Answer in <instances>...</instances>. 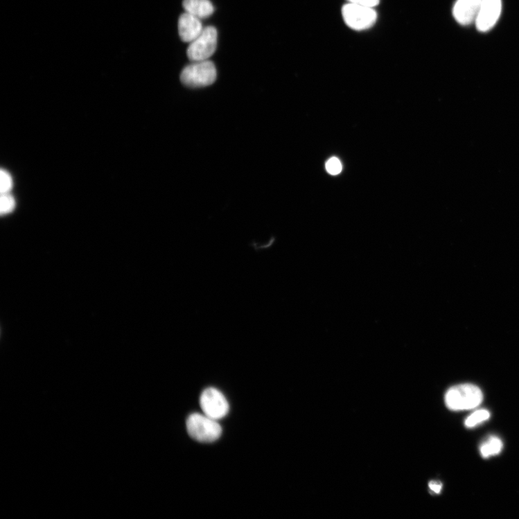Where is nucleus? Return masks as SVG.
Segmentation results:
<instances>
[{"instance_id": "6", "label": "nucleus", "mask_w": 519, "mask_h": 519, "mask_svg": "<svg viewBox=\"0 0 519 519\" xmlns=\"http://www.w3.org/2000/svg\"><path fill=\"white\" fill-rule=\"evenodd\" d=\"M200 404L204 414L213 419L224 418L229 412V403L222 393L215 388L206 389L202 394Z\"/></svg>"}, {"instance_id": "1", "label": "nucleus", "mask_w": 519, "mask_h": 519, "mask_svg": "<svg viewBox=\"0 0 519 519\" xmlns=\"http://www.w3.org/2000/svg\"><path fill=\"white\" fill-rule=\"evenodd\" d=\"M483 400L481 389L471 384L455 386L447 391L445 403L452 410H466L478 407Z\"/></svg>"}, {"instance_id": "17", "label": "nucleus", "mask_w": 519, "mask_h": 519, "mask_svg": "<svg viewBox=\"0 0 519 519\" xmlns=\"http://www.w3.org/2000/svg\"><path fill=\"white\" fill-rule=\"evenodd\" d=\"M429 488L434 492L437 494H439L441 493L442 489V484L440 482L438 481H432L429 482Z\"/></svg>"}, {"instance_id": "14", "label": "nucleus", "mask_w": 519, "mask_h": 519, "mask_svg": "<svg viewBox=\"0 0 519 519\" xmlns=\"http://www.w3.org/2000/svg\"><path fill=\"white\" fill-rule=\"evenodd\" d=\"M0 185H1L0 186L1 193H9L13 186L12 178L11 175L8 171L5 170H2L1 173H0Z\"/></svg>"}, {"instance_id": "8", "label": "nucleus", "mask_w": 519, "mask_h": 519, "mask_svg": "<svg viewBox=\"0 0 519 519\" xmlns=\"http://www.w3.org/2000/svg\"><path fill=\"white\" fill-rule=\"evenodd\" d=\"M203 30L199 17L188 12H185L179 17L178 32L184 42L191 43L200 37Z\"/></svg>"}, {"instance_id": "2", "label": "nucleus", "mask_w": 519, "mask_h": 519, "mask_svg": "<svg viewBox=\"0 0 519 519\" xmlns=\"http://www.w3.org/2000/svg\"><path fill=\"white\" fill-rule=\"evenodd\" d=\"M186 426L189 436L203 443L215 441L222 432V427L216 420L199 414H191L187 419Z\"/></svg>"}, {"instance_id": "3", "label": "nucleus", "mask_w": 519, "mask_h": 519, "mask_svg": "<svg viewBox=\"0 0 519 519\" xmlns=\"http://www.w3.org/2000/svg\"><path fill=\"white\" fill-rule=\"evenodd\" d=\"M217 76L216 67L212 62H195L183 69L181 80L184 85L190 87H202L215 82Z\"/></svg>"}, {"instance_id": "15", "label": "nucleus", "mask_w": 519, "mask_h": 519, "mask_svg": "<svg viewBox=\"0 0 519 519\" xmlns=\"http://www.w3.org/2000/svg\"><path fill=\"white\" fill-rule=\"evenodd\" d=\"M326 167L328 173L333 175L341 173L343 168L341 161H340L337 157H331L328 159Z\"/></svg>"}, {"instance_id": "4", "label": "nucleus", "mask_w": 519, "mask_h": 519, "mask_svg": "<svg viewBox=\"0 0 519 519\" xmlns=\"http://www.w3.org/2000/svg\"><path fill=\"white\" fill-rule=\"evenodd\" d=\"M218 46V30L213 26L204 29L200 37L188 48L187 55L191 62L208 60L215 52Z\"/></svg>"}, {"instance_id": "16", "label": "nucleus", "mask_w": 519, "mask_h": 519, "mask_svg": "<svg viewBox=\"0 0 519 519\" xmlns=\"http://www.w3.org/2000/svg\"><path fill=\"white\" fill-rule=\"evenodd\" d=\"M380 0H348L349 3L374 8L379 5Z\"/></svg>"}, {"instance_id": "12", "label": "nucleus", "mask_w": 519, "mask_h": 519, "mask_svg": "<svg viewBox=\"0 0 519 519\" xmlns=\"http://www.w3.org/2000/svg\"><path fill=\"white\" fill-rule=\"evenodd\" d=\"M490 417L489 411L486 410H477L465 421V425L468 428H473L489 420Z\"/></svg>"}, {"instance_id": "9", "label": "nucleus", "mask_w": 519, "mask_h": 519, "mask_svg": "<svg viewBox=\"0 0 519 519\" xmlns=\"http://www.w3.org/2000/svg\"><path fill=\"white\" fill-rule=\"evenodd\" d=\"M481 3L482 0H457L453 8L455 20L462 26L475 23Z\"/></svg>"}, {"instance_id": "13", "label": "nucleus", "mask_w": 519, "mask_h": 519, "mask_svg": "<svg viewBox=\"0 0 519 519\" xmlns=\"http://www.w3.org/2000/svg\"><path fill=\"white\" fill-rule=\"evenodd\" d=\"M0 202V212L3 215L12 211L15 207V200L9 193H2Z\"/></svg>"}, {"instance_id": "7", "label": "nucleus", "mask_w": 519, "mask_h": 519, "mask_svg": "<svg viewBox=\"0 0 519 519\" xmlns=\"http://www.w3.org/2000/svg\"><path fill=\"white\" fill-rule=\"evenodd\" d=\"M502 10L501 0H482L480 8L475 21L477 29L487 32L498 22Z\"/></svg>"}, {"instance_id": "11", "label": "nucleus", "mask_w": 519, "mask_h": 519, "mask_svg": "<svg viewBox=\"0 0 519 519\" xmlns=\"http://www.w3.org/2000/svg\"><path fill=\"white\" fill-rule=\"evenodd\" d=\"M502 449V441L496 437H491L480 446V453L483 457L489 458L498 455Z\"/></svg>"}, {"instance_id": "10", "label": "nucleus", "mask_w": 519, "mask_h": 519, "mask_svg": "<svg viewBox=\"0 0 519 519\" xmlns=\"http://www.w3.org/2000/svg\"><path fill=\"white\" fill-rule=\"evenodd\" d=\"M183 6L188 12L200 19H206L213 12V6L210 0H184Z\"/></svg>"}, {"instance_id": "5", "label": "nucleus", "mask_w": 519, "mask_h": 519, "mask_svg": "<svg viewBox=\"0 0 519 519\" xmlns=\"http://www.w3.org/2000/svg\"><path fill=\"white\" fill-rule=\"evenodd\" d=\"M342 15L346 25L355 30L372 27L378 19L373 8L348 3L343 7Z\"/></svg>"}]
</instances>
